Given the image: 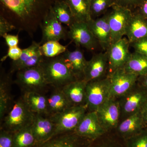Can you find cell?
<instances>
[{"mask_svg":"<svg viewBox=\"0 0 147 147\" xmlns=\"http://www.w3.org/2000/svg\"><path fill=\"white\" fill-rule=\"evenodd\" d=\"M57 0H0V15L32 38Z\"/></svg>","mask_w":147,"mask_h":147,"instance_id":"1","label":"cell"},{"mask_svg":"<svg viewBox=\"0 0 147 147\" xmlns=\"http://www.w3.org/2000/svg\"><path fill=\"white\" fill-rule=\"evenodd\" d=\"M40 65L47 84L53 88H62L77 80L65 64L61 55L54 58L44 57Z\"/></svg>","mask_w":147,"mask_h":147,"instance_id":"2","label":"cell"},{"mask_svg":"<svg viewBox=\"0 0 147 147\" xmlns=\"http://www.w3.org/2000/svg\"><path fill=\"white\" fill-rule=\"evenodd\" d=\"M34 115L22 96L13 102L1 122V129L14 133L32 125Z\"/></svg>","mask_w":147,"mask_h":147,"instance_id":"3","label":"cell"},{"mask_svg":"<svg viewBox=\"0 0 147 147\" xmlns=\"http://www.w3.org/2000/svg\"><path fill=\"white\" fill-rule=\"evenodd\" d=\"M14 83L24 93L34 92L45 94L50 86L40 65L17 71Z\"/></svg>","mask_w":147,"mask_h":147,"instance_id":"4","label":"cell"},{"mask_svg":"<svg viewBox=\"0 0 147 147\" xmlns=\"http://www.w3.org/2000/svg\"><path fill=\"white\" fill-rule=\"evenodd\" d=\"M88 112L86 105H73L60 113L48 117L55 124L54 136L75 131Z\"/></svg>","mask_w":147,"mask_h":147,"instance_id":"5","label":"cell"},{"mask_svg":"<svg viewBox=\"0 0 147 147\" xmlns=\"http://www.w3.org/2000/svg\"><path fill=\"white\" fill-rule=\"evenodd\" d=\"M86 97L88 111H96L110 98L109 77L87 82Z\"/></svg>","mask_w":147,"mask_h":147,"instance_id":"6","label":"cell"},{"mask_svg":"<svg viewBox=\"0 0 147 147\" xmlns=\"http://www.w3.org/2000/svg\"><path fill=\"white\" fill-rule=\"evenodd\" d=\"M110 80V98L121 97L136 86L139 76L129 72L124 67L108 74Z\"/></svg>","mask_w":147,"mask_h":147,"instance_id":"7","label":"cell"},{"mask_svg":"<svg viewBox=\"0 0 147 147\" xmlns=\"http://www.w3.org/2000/svg\"><path fill=\"white\" fill-rule=\"evenodd\" d=\"M132 15V11L129 9L117 5L112 7V10L108 13L112 44L121 39L126 35Z\"/></svg>","mask_w":147,"mask_h":147,"instance_id":"8","label":"cell"},{"mask_svg":"<svg viewBox=\"0 0 147 147\" xmlns=\"http://www.w3.org/2000/svg\"><path fill=\"white\" fill-rule=\"evenodd\" d=\"M147 99V89L138 83L125 94L118 99L121 116L126 118L140 111Z\"/></svg>","mask_w":147,"mask_h":147,"instance_id":"9","label":"cell"},{"mask_svg":"<svg viewBox=\"0 0 147 147\" xmlns=\"http://www.w3.org/2000/svg\"><path fill=\"white\" fill-rule=\"evenodd\" d=\"M98 120L106 132L117 128L121 116L118 99L110 98L96 111Z\"/></svg>","mask_w":147,"mask_h":147,"instance_id":"10","label":"cell"},{"mask_svg":"<svg viewBox=\"0 0 147 147\" xmlns=\"http://www.w3.org/2000/svg\"><path fill=\"white\" fill-rule=\"evenodd\" d=\"M40 28L42 31V37L39 42L42 45L51 40L59 41L68 38V31L58 21L52 8L48 12Z\"/></svg>","mask_w":147,"mask_h":147,"instance_id":"11","label":"cell"},{"mask_svg":"<svg viewBox=\"0 0 147 147\" xmlns=\"http://www.w3.org/2000/svg\"><path fill=\"white\" fill-rule=\"evenodd\" d=\"M130 46V43L125 37L111 44L106 51L108 55V74L125 65L131 55Z\"/></svg>","mask_w":147,"mask_h":147,"instance_id":"12","label":"cell"},{"mask_svg":"<svg viewBox=\"0 0 147 147\" xmlns=\"http://www.w3.org/2000/svg\"><path fill=\"white\" fill-rule=\"evenodd\" d=\"M69 28L68 38L76 47H84L89 51H93L99 45L86 22H76Z\"/></svg>","mask_w":147,"mask_h":147,"instance_id":"13","label":"cell"},{"mask_svg":"<svg viewBox=\"0 0 147 147\" xmlns=\"http://www.w3.org/2000/svg\"><path fill=\"white\" fill-rule=\"evenodd\" d=\"M74 132L79 136L94 141L106 133L98 120L96 111H88Z\"/></svg>","mask_w":147,"mask_h":147,"instance_id":"14","label":"cell"},{"mask_svg":"<svg viewBox=\"0 0 147 147\" xmlns=\"http://www.w3.org/2000/svg\"><path fill=\"white\" fill-rule=\"evenodd\" d=\"M40 46L39 42L33 41L30 46L23 49L22 55L19 59L12 61L11 73L39 65L44 59L40 51Z\"/></svg>","mask_w":147,"mask_h":147,"instance_id":"15","label":"cell"},{"mask_svg":"<svg viewBox=\"0 0 147 147\" xmlns=\"http://www.w3.org/2000/svg\"><path fill=\"white\" fill-rule=\"evenodd\" d=\"M108 59L107 51L94 54L88 61L84 80L87 82L104 79L108 76Z\"/></svg>","mask_w":147,"mask_h":147,"instance_id":"16","label":"cell"},{"mask_svg":"<svg viewBox=\"0 0 147 147\" xmlns=\"http://www.w3.org/2000/svg\"><path fill=\"white\" fill-rule=\"evenodd\" d=\"M92 142L72 131L58 134L32 147H89Z\"/></svg>","mask_w":147,"mask_h":147,"instance_id":"17","label":"cell"},{"mask_svg":"<svg viewBox=\"0 0 147 147\" xmlns=\"http://www.w3.org/2000/svg\"><path fill=\"white\" fill-rule=\"evenodd\" d=\"M90 29L102 50L106 51L112 44L111 32L108 13L87 22Z\"/></svg>","mask_w":147,"mask_h":147,"instance_id":"18","label":"cell"},{"mask_svg":"<svg viewBox=\"0 0 147 147\" xmlns=\"http://www.w3.org/2000/svg\"><path fill=\"white\" fill-rule=\"evenodd\" d=\"M64 61L76 80H84V74L88 61L80 47L73 51L66 50L61 55Z\"/></svg>","mask_w":147,"mask_h":147,"instance_id":"19","label":"cell"},{"mask_svg":"<svg viewBox=\"0 0 147 147\" xmlns=\"http://www.w3.org/2000/svg\"><path fill=\"white\" fill-rule=\"evenodd\" d=\"M32 128L36 144L45 142L55 135V123L49 117L40 114L35 113Z\"/></svg>","mask_w":147,"mask_h":147,"instance_id":"20","label":"cell"},{"mask_svg":"<svg viewBox=\"0 0 147 147\" xmlns=\"http://www.w3.org/2000/svg\"><path fill=\"white\" fill-rule=\"evenodd\" d=\"M11 73H7L3 70L1 71L0 78V120L2 121L13 102L11 97L12 84Z\"/></svg>","mask_w":147,"mask_h":147,"instance_id":"21","label":"cell"},{"mask_svg":"<svg viewBox=\"0 0 147 147\" xmlns=\"http://www.w3.org/2000/svg\"><path fill=\"white\" fill-rule=\"evenodd\" d=\"M117 128L120 136L125 140L139 134L146 127L139 111L124 119Z\"/></svg>","mask_w":147,"mask_h":147,"instance_id":"22","label":"cell"},{"mask_svg":"<svg viewBox=\"0 0 147 147\" xmlns=\"http://www.w3.org/2000/svg\"><path fill=\"white\" fill-rule=\"evenodd\" d=\"M87 84L84 80H76L61 88L71 105L86 106Z\"/></svg>","mask_w":147,"mask_h":147,"instance_id":"23","label":"cell"},{"mask_svg":"<svg viewBox=\"0 0 147 147\" xmlns=\"http://www.w3.org/2000/svg\"><path fill=\"white\" fill-rule=\"evenodd\" d=\"M130 44L147 37V18L136 12H132L126 35Z\"/></svg>","mask_w":147,"mask_h":147,"instance_id":"24","label":"cell"},{"mask_svg":"<svg viewBox=\"0 0 147 147\" xmlns=\"http://www.w3.org/2000/svg\"><path fill=\"white\" fill-rule=\"evenodd\" d=\"M54 90L47 98L48 116L53 115L60 113L73 106L69 101L61 88H53Z\"/></svg>","mask_w":147,"mask_h":147,"instance_id":"25","label":"cell"},{"mask_svg":"<svg viewBox=\"0 0 147 147\" xmlns=\"http://www.w3.org/2000/svg\"><path fill=\"white\" fill-rule=\"evenodd\" d=\"M22 97L32 112L48 116L47 96L45 94L30 92L24 93Z\"/></svg>","mask_w":147,"mask_h":147,"instance_id":"26","label":"cell"},{"mask_svg":"<svg viewBox=\"0 0 147 147\" xmlns=\"http://www.w3.org/2000/svg\"><path fill=\"white\" fill-rule=\"evenodd\" d=\"M69 7L76 22H88L90 15L91 0H63Z\"/></svg>","mask_w":147,"mask_h":147,"instance_id":"27","label":"cell"},{"mask_svg":"<svg viewBox=\"0 0 147 147\" xmlns=\"http://www.w3.org/2000/svg\"><path fill=\"white\" fill-rule=\"evenodd\" d=\"M123 67L139 77L145 76L147 74V57L137 52L131 53Z\"/></svg>","mask_w":147,"mask_h":147,"instance_id":"28","label":"cell"},{"mask_svg":"<svg viewBox=\"0 0 147 147\" xmlns=\"http://www.w3.org/2000/svg\"><path fill=\"white\" fill-rule=\"evenodd\" d=\"M52 9L58 21L69 28L76 22L69 7L63 0L56 1Z\"/></svg>","mask_w":147,"mask_h":147,"instance_id":"29","label":"cell"},{"mask_svg":"<svg viewBox=\"0 0 147 147\" xmlns=\"http://www.w3.org/2000/svg\"><path fill=\"white\" fill-rule=\"evenodd\" d=\"M36 144L32 125L13 133V147H32Z\"/></svg>","mask_w":147,"mask_h":147,"instance_id":"30","label":"cell"},{"mask_svg":"<svg viewBox=\"0 0 147 147\" xmlns=\"http://www.w3.org/2000/svg\"><path fill=\"white\" fill-rule=\"evenodd\" d=\"M66 46H64L59 41L51 40L47 41L40 46V50L45 58H54L58 57L67 50Z\"/></svg>","mask_w":147,"mask_h":147,"instance_id":"31","label":"cell"},{"mask_svg":"<svg viewBox=\"0 0 147 147\" xmlns=\"http://www.w3.org/2000/svg\"><path fill=\"white\" fill-rule=\"evenodd\" d=\"M114 5L113 0H91L90 11L92 18L95 19L104 15L108 9Z\"/></svg>","mask_w":147,"mask_h":147,"instance_id":"32","label":"cell"},{"mask_svg":"<svg viewBox=\"0 0 147 147\" xmlns=\"http://www.w3.org/2000/svg\"><path fill=\"white\" fill-rule=\"evenodd\" d=\"M124 141L127 147H147V128Z\"/></svg>","mask_w":147,"mask_h":147,"instance_id":"33","label":"cell"},{"mask_svg":"<svg viewBox=\"0 0 147 147\" xmlns=\"http://www.w3.org/2000/svg\"><path fill=\"white\" fill-rule=\"evenodd\" d=\"M13 132L3 129L0 130V147H13Z\"/></svg>","mask_w":147,"mask_h":147,"instance_id":"34","label":"cell"},{"mask_svg":"<svg viewBox=\"0 0 147 147\" xmlns=\"http://www.w3.org/2000/svg\"><path fill=\"white\" fill-rule=\"evenodd\" d=\"M142 0H113L114 5L127 9L133 12L139 5Z\"/></svg>","mask_w":147,"mask_h":147,"instance_id":"35","label":"cell"},{"mask_svg":"<svg viewBox=\"0 0 147 147\" xmlns=\"http://www.w3.org/2000/svg\"><path fill=\"white\" fill-rule=\"evenodd\" d=\"M130 45L134 48V52L147 57V37L135 41Z\"/></svg>","mask_w":147,"mask_h":147,"instance_id":"36","label":"cell"},{"mask_svg":"<svg viewBox=\"0 0 147 147\" xmlns=\"http://www.w3.org/2000/svg\"><path fill=\"white\" fill-rule=\"evenodd\" d=\"M23 49H21L18 46L8 47L7 54L3 57L1 59V62L5 60L7 58H9L12 61L18 60L21 57Z\"/></svg>","mask_w":147,"mask_h":147,"instance_id":"37","label":"cell"},{"mask_svg":"<svg viewBox=\"0 0 147 147\" xmlns=\"http://www.w3.org/2000/svg\"><path fill=\"white\" fill-rule=\"evenodd\" d=\"M16 30V28L5 17L0 15V36L3 37L9 32Z\"/></svg>","mask_w":147,"mask_h":147,"instance_id":"38","label":"cell"},{"mask_svg":"<svg viewBox=\"0 0 147 147\" xmlns=\"http://www.w3.org/2000/svg\"><path fill=\"white\" fill-rule=\"evenodd\" d=\"M5 40L7 45L8 47L18 46L19 43V38L18 35L6 34L3 37Z\"/></svg>","mask_w":147,"mask_h":147,"instance_id":"39","label":"cell"},{"mask_svg":"<svg viewBox=\"0 0 147 147\" xmlns=\"http://www.w3.org/2000/svg\"><path fill=\"white\" fill-rule=\"evenodd\" d=\"M134 11L147 18V0H142Z\"/></svg>","mask_w":147,"mask_h":147,"instance_id":"40","label":"cell"},{"mask_svg":"<svg viewBox=\"0 0 147 147\" xmlns=\"http://www.w3.org/2000/svg\"><path fill=\"white\" fill-rule=\"evenodd\" d=\"M140 112L146 125V128H147V99L142 106Z\"/></svg>","mask_w":147,"mask_h":147,"instance_id":"41","label":"cell"},{"mask_svg":"<svg viewBox=\"0 0 147 147\" xmlns=\"http://www.w3.org/2000/svg\"><path fill=\"white\" fill-rule=\"evenodd\" d=\"M137 83L141 86L147 89V74L145 76L139 77Z\"/></svg>","mask_w":147,"mask_h":147,"instance_id":"42","label":"cell"},{"mask_svg":"<svg viewBox=\"0 0 147 147\" xmlns=\"http://www.w3.org/2000/svg\"><path fill=\"white\" fill-rule=\"evenodd\" d=\"M92 144H91L90 146L89 147H93L92 146Z\"/></svg>","mask_w":147,"mask_h":147,"instance_id":"43","label":"cell"}]
</instances>
